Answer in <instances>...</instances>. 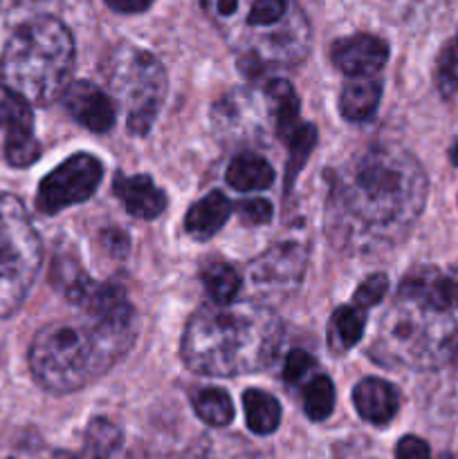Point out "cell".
<instances>
[{
    "label": "cell",
    "instance_id": "4fadbf2b",
    "mask_svg": "<svg viewBox=\"0 0 458 459\" xmlns=\"http://www.w3.org/2000/svg\"><path fill=\"white\" fill-rule=\"evenodd\" d=\"M332 63L348 76H371L384 67L389 45L371 34H355L332 45Z\"/></svg>",
    "mask_w": 458,
    "mask_h": 459
},
{
    "label": "cell",
    "instance_id": "e575fe53",
    "mask_svg": "<svg viewBox=\"0 0 458 459\" xmlns=\"http://www.w3.org/2000/svg\"><path fill=\"white\" fill-rule=\"evenodd\" d=\"M449 157H452V161H454V164L458 166V139H456V142H454L452 151H449Z\"/></svg>",
    "mask_w": 458,
    "mask_h": 459
},
{
    "label": "cell",
    "instance_id": "603a6c76",
    "mask_svg": "<svg viewBox=\"0 0 458 459\" xmlns=\"http://www.w3.org/2000/svg\"><path fill=\"white\" fill-rule=\"evenodd\" d=\"M200 278L205 282V290L211 296V300L220 305L232 303L242 287V281L236 269L227 263H220V260H211V263L202 264Z\"/></svg>",
    "mask_w": 458,
    "mask_h": 459
},
{
    "label": "cell",
    "instance_id": "e0dca14e",
    "mask_svg": "<svg viewBox=\"0 0 458 459\" xmlns=\"http://www.w3.org/2000/svg\"><path fill=\"white\" fill-rule=\"evenodd\" d=\"M382 97V81L371 76H350L339 97V112L348 121H366L377 110Z\"/></svg>",
    "mask_w": 458,
    "mask_h": 459
},
{
    "label": "cell",
    "instance_id": "836d02e7",
    "mask_svg": "<svg viewBox=\"0 0 458 459\" xmlns=\"http://www.w3.org/2000/svg\"><path fill=\"white\" fill-rule=\"evenodd\" d=\"M108 7L121 13H139L153 4V0H106Z\"/></svg>",
    "mask_w": 458,
    "mask_h": 459
},
{
    "label": "cell",
    "instance_id": "d4e9b609",
    "mask_svg": "<svg viewBox=\"0 0 458 459\" xmlns=\"http://www.w3.org/2000/svg\"><path fill=\"white\" fill-rule=\"evenodd\" d=\"M193 411L205 424L223 429L233 420V403L225 390L220 388H202L193 397Z\"/></svg>",
    "mask_w": 458,
    "mask_h": 459
},
{
    "label": "cell",
    "instance_id": "1f68e13d",
    "mask_svg": "<svg viewBox=\"0 0 458 459\" xmlns=\"http://www.w3.org/2000/svg\"><path fill=\"white\" fill-rule=\"evenodd\" d=\"M99 247H101L110 258L121 260L128 254V236L115 227L103 229V231L99 233Z\"/></svg>",
    "mask_w": 458,
    "mask_h": 459
},
{
    "label": "cell",
    "instance_id": "484cf974",
    "mask_svg": "<svg viewBox=\"0 0 458 459\" xmlns=\"http://www.w3.org/2000/svg\"><path fill=\"white\" fill-rule=\"evenodd\" d=\"M305 415L313 421H323L335 408V385L328 377L319 375L304 390Z\"/></svg>",
    "mask_w": 458,
    "mask_h": 459
},
{
    "label": "cell",
    "instance_id": "7c38bea8",
    "mask_svg": "<svg viewBox=\"0 0 458 459\" xmlns=\"http://www.w3.org/2000/svg\"><path fill=\"white\" fill-rule=\"evenodd\" d=\"M67 115L92 133H108L117 121V108L103 90L88 81H76L63 92Z\"/></svg>",
    "mask_w": 458,
    "mask_h": 459
},
{
    "label": "cell",
    "instance_id": "7402d4cb",
    "mask_svg": "<svg viewBox=\"0 0 458 459\" xmlns=\"http://www.w3.org/2000/svg\"><path fill=\"white\" fill-rule=\"evenodd\" d=\"M242 408H245L247 429L256 435H269L281 424V406L272 394L263 390H247L242 394Z\"/></svg>",
    "mask_w": 458,
    "mask_h": 459
},
{
    "label": "cell",
    "instance_id": "6da1fadb",
    "mask_svg": "<svg viewBox=\"0 0 458 459\" xmlns=\"http://www.w3.org/2000/svg\"><path fill=\"white\" fill-rule=\"evenodd\" d=\"M425 202L420 161L395 143H375L330 175L326 233L344 254H377L404 240Z\"/></svg>",
    "mask_w": 458,
    "mask_h": 459
},
{
    "label": "cell",
    "instance_id": "277c9868",
    "mask_svg": "<svg viewBox=\"0 0 458 459\" xmlns=\"http://www.w3.org/2000/svg\"><path fill=\"white\" fill-rule=\"evenodd\" d=\"M72 67L75 40L70 30L57 18L39 16L9 36L0 56V79L25 101L48 106L63 97Z\"/></svg>",
    "mask_w": 458,
    "mask_h": 459
},
{
    "label": "cell",
    "instance_id": "ffe728a7",
    "mask_svg": "<svg viewBox=\"0 0 458 459\" xmlns=\"http://www.w3.org/2000/svg\"><path fill=\"white\" fill-rule=\"evenodd\" d=\"M274 170L263 157L256 155H238L227 169V184L233 191L251 193L265 191L272 186Z\"/></svg>",
    "mask_w": 458,
    "mask_h": 459
},
{
    "label": "cell",
    "instance_id": "ac0fdd59",
    "mask_svg": "<svg viewBox=\"0 0 458 459\" xmlns=\"http://www.w3.org/2000/svg\"><path fill=\"white\" fill-rule=\"evenodd\" d=\"M121 446V430L108 420H92L79 451H58L52 459H110Z\"/></svg>",
    "mask_w": 458,
    "mask_h": 459
},
{
    "label": "cell",
    "instance_id": "3957f363",
    "mask_svg": "<svg viewBox=\"0 0 458 459\" xmlns=\"http://www.w3.org/2000/svg\"><path fill=\"white\" fill-rule=\"evenodd\" d=\"M281 345V323L260 303H211L198 309L182 336V359L193 372L236 377L269 368Z\"/></svg>",
    "mask_w": 458,
    "mask_h": 459
},
{
    "label": "cell",
    "instance_id": "83f0119b",
    "mask_svg": "<svg viewBox=\"0 0 458 459\" xmlns=\"http://www.w3.org/2000/svg\"><path fill=\"white\" fill-rule=\"evenodd\" d=\"M287 0H251L247 12V25L250 27H274L286 18Z\"/></svg>",
    "mask_w": 458,
    "mask_h": 459
},
{
    "label": "cell",
    "instance_id": "5b68a950",
    "mask_svg": "<svg viewBox=\"0 0 458 459\" xmlns=\"http://www.w3.org/2000/svg\"><path fill=\"white\" fill-rule=\"evenodd\" d=\"M368 352L382 366L416 370L447 366L458 361V323L443 309L400 299L377 325Z\"/></svg>",
    "mask_w": 458,
    "mask_h": 459
},
{
    "label": "cell",
    "instance_id": "9a60e30c",
    "mask_svg": "<svg viewBox=\"0 0 458 459\" xmlns=\"http://www.w3.org/2000/svg\"><path fill=\"white\" fill-rule=\"evenodd\" d=\"M353 403L357 408L359 417L373 426L389 424L400 408L398 390L382 379L359 381L353 390Z\"/></svg>",
    "mask_w": 458,
    "mask_h": 459
},
{
    "label": "cell",
    "instance_id": "5bb4252c",
    "mask_svg": "<svg viewBox=\"0 0 458 459\" xmlns=\"http://www.w3.org/2000/svg\"><path fill=\"white\" fill-rule=\"evenodd\" d=\"M115 195L119 197L121 204L126 206L133 218L139 220H153L166 209V195L162 188L153 184L148 175H117Z\"/></svg>",
    "mask_w": 458,
    "mask_h": 459
},
{
    "label": "cell",
    "instance_id": "2e32d148",
    "mask_svg": "<svg viewBox=\"0 0 458 459\" xmlns=\"http://www.w3.org/2000/svg\"><path fill=\"white\" fill-rule=\"evenodd\" d=\"M229 215H232V202L220 191H214L189 209L184 227L196 240H209L225 227Z\"/></svg>",
    "mask_w": 458,
    "mask_h": 459
},
{
    "label": "cell",
    "instance_id": "d590c367",
    "mask_svg": "<svg viewBox=\"0 0 458 459\" xmlns=\"http://www.w3.org/2000/svg\"><path fill=\"white\" fill-rule=\"evenodd\" d=\"M187 459H214V457H209V455H189Z\"/></svg>",
    "mask_w": 458,
    "mask_h": 459
},
{
    "label": "cell",
    "instance_id": "d6a6232c",
    "mask_svg": "<svg viewBox=\"0 0 458 459\" xmlns=\"http://www.w3.org/2000/svg\"><path fill=\"white\" fill-rule=\"evenodd\" d=\"M395 459H431V453L425 439L416 437V435H407L398 442Z\"/></svg>",
    "mask_w": 458,
    "mask_h": 459
},
{
    "label": "cell",
    "instance_id": "7a4b0ae2",
    "mask_svg": "<svg viewBox=\"0 0 458 459\" xmlns=\"http://www.w3.org/2000/svg\"><path fill=\"white\" fill-rule=\"evenodd\" d=\"M137 336L133 305L76 321H52L36 332L30 368L48 393H75L106 375Z\"/></svg>",
    "mask_w": 458,
    "mask_h": 459
},
{
    "label": "cell",
    "instance_id": "8fae6325",
    "mask_svg": "<svg viewBox=\"0 0 458 459\" xmlns=\"http://www.w3.org/2000/svg\"><path fill=\"white\" fill-rule=\"evenodd\" d=\"M398 296L443 312H458V267L438 269L434 264H418L404 273Z\"/></svg>",
    "mask_w": 458,
    "mask_h": 459
},
{
    "label": "cell",
    "instance_id": "30bf717a",
    "mask_svg": "<svg viewBox=\"0 0 458 459\" xmlns=\"http://www.w3.org/2000/svg\"><path fill=\"white\" fill-rule=\"evenodd\" d=\"M0 128L4 130V157L16 169L31 166L40 157L34 137V115L30 101L9 88H0Z\"/></svg>",
    "mask_w": 458,
    "mask_h": 459
},
{
    "label": "cell",
    "instance_id": "8992f818",
    "mask_svg": "<svg viewBox=\"0 0 458 459\" xmlns=\"http://www.w3.org/2000/svg\"><path fill=\"white\" fill-rule=\"evenodd\" d=\"M40 238L18 197L0 193V321L12 316L39 276Z\"/></svg>",
    "mask_w": 458,
    "mask_h": 459
},
{
    "label": "cell",
    "instance_id": "ba28073f",
    "mask_svg": "<svg viewBox=\"0 0 458 459\" xmlns=\"http://www.w3.org/2000/svg\"><path fill=\"white\" fill-rule=\"evenodd\" d=\"M101 178V161L88 152H76L40 182L39 193H36V206L45 215H54L66 206L85 202L97 191Z\"/></svg>",
    "mask_w": 458,
    "mask_h": 459
},
{
    "label": "cell",
    "instance_id": "cb8c5ba5",
    "mask_svg": "<svg viewBox=\"0 0 458 459\" xmlns=\"http://www.w3.org/2000/svg\"><path fill=\"white\" fill-rule=\"evenodd\" d=\"M287 146V169H286V191H292V184H295L296 175L304 169V164L308 161L310 152L317 146V128L313 124H299L295 130L286 134L281 139Z\"/></svg>",
    "mask_w": 458,
    "mask_h": 459
},
{
    "label": "cell",
    "instance_id": "d6986e66",
    "mask_svg": "<svg viewBox=\"0 0 458 459\" xmlns=\"http://www.w3.org/2000/svg\"><path fill=\"white\" fill-rule=\"evenodd\" d=\"M366 327V312L357 305H344L332 312L328 323V348L332 354H344L362 339Z\"/></svg>",
    "mask_w": 458,
    "mask_h": 459
},
{
    "label": "cell",
    "instance_id": "44dd1931",
    "mask_svg": "<svg viewBox=\"0 0 458 459\" xmlns=\"http://www.w3.org/2000/svg\"><path fill=\"white\" fill-rule=\"evenodd\" d=\"M265 94H268L269 108H272L274 130H277L278 137L283 139L287 133H290V130H295L296 126L301 124L299 97H296L295 88H292V85L283 79L269 81Z\"/></svg>",
    "mask_w": 458,
    "mask_h": 459
},
{
    "label": "cell",
    "instance_id": "4316f807",
    "mask_svg": "<svg viewBox=\"0 0 458 459\" xmlns=\"http://www.w3.org/2000/svg\"><path fill=\"white\" fill-rule=\"evenodd\" d=\"M440 94L445 99H452L458 92V36L449 40L438 56V70H436Z\"/></svg>",
    "mask_w": 458,
    "mask_h": 459
},
{
    "label": "cell",
    "instance_id": "f546056e",
    "mask_svg": "<svg viewBox=\"0 0 458 459\" xmlns=\"http://www.w3.org/2000/svg\"><path fill=\"white\" fill-rule=\"evenodd\" d=\"M236 209V213L241 215L247 227H260V224H268L272 220V204L263 197H250V200L238 202Z\"/></svg>",
    "mask_w": 458,
    "mask_h": 459
},
{
    "label": "cell",
    "instance_id": "f1b7e54d",
    "mask_svg": "<svg viewBox=\"0 0 458 459\" xmlns=\"http://www.w3.org/2000/svg\"><path fill=\"white\" fill-rule=\"evenodd\" d=\"M386 290H389V278H386L384 273H373V276H368L366 281L357 287V291H355L353 296V305H357L359 309L366 312V309H371L373 305H377L384 299Z\"/></svg>",
    "mask_w": 458,
    "mask_h": 459
},
{
    "label": "cell",
    "instance_id": "4dcf8cb0",
    "mask_svg": "<svg viewBox=\"0 0 458 459\" xmlns=\"http://www.w3.org/2000/svg\"><path fill=\"white\" fill-rule=\"evenodd\" d=\"M313 368L314 359L308 352H304V350H292L286 359V366H283V379L290 385L301 384L313 372Z\"/></svg>",
    "mask_w": 458,
    "mask_h": 459
},
{
    "label": "cell",
    "instance_id": "52a82bcc",
    "mask_svg": "<svg viewBox=\"0 0 458 459\" xmlns=\"http://www.w3.org/2000/svg\"><path fill=\"white\" fill-rule=\"evenodd\" d=\"M112 94L126 108V124L133 134H146L166 94L162 63L144 49H119L106 65Z\"/></svg>",
    "mask_w": 458,
    "mask_h": 459
},
{
    "label": "cell",
    "instance_id": "9c48e42d",
    "mask_svg": "<svg viewBox=\"0 0 458 459\" xmlns=\"http://www.w3.org/2000/svg\"><path fill=\"white\" fill-rule=\"evenodd\" d=\"M305 247L299 242H281L260 254L247 269V282L260 299L287 296L299 287L305 272Z\"/></svg>",
    "mask_w": 458,
    "mask_h": 459
}]
</instances>
